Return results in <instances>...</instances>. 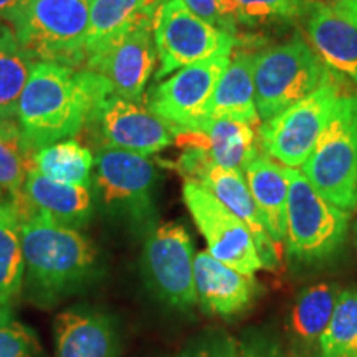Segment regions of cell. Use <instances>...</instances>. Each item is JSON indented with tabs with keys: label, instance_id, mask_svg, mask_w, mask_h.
Masks as SVG:
<instances>
[{
	"label": "cell",
	"instance_id": "6da1fadb",
	"mask_svg": "<svg viewBox=\"0 0 357 357\" xmlns=\"http://www.w3.org/2000/svg\"><path fill=\"white\" fill-rule=\"evenodd\" d=\"M111 95V83L96 71L35 61L15 113L25 153L77 136Z\"/></svg>",
	"mask_w": 357,
	"mask_h": 357
},
{
	"label": "cell",
	"instance_id": "7a4b0ae2",
	"mask_svg": "<svg viewBox=\"0 0 357 357\" xmlns=\"http://www.w3.org/2000/svg\"><path fill=\"white\" fill-rule=\"evenodd\" d=\"M22 252L25 288L38 306H55L78 293L100 270V253L82 230L30 208L22 222Z\"/></svg>",
	"mask_w": 357,
	"mask_h": 357
},
{
	"label": "cell",
	"instance_id": "3957f363",
	"mask_svg": "<svg viewBox=\"0 0 357 357\" xmlns=\"http://www.w3.org/2000/svg\"><path fill=\"white\" fill-rule=\"evenodd\" d=\"M331 78V68L300 37L255 53L253 84L258 116L263 123L275 118Z\"/></svg>",
	"mask_w": 357,
	"mask_h": 357
},
{
	"label": "cell",
	"instance_id": "277c9868",
	"mask_svg": "<svg viewBox=\"0 0 357 357\" xmlns=\"http://www.w3.org/2000/svg\"><path fill=\"white\" fill-rule=\"evenodd\" d=\"M88 0H30L12 29L33 61L78 68L86 60Z\"/></svg>",
	"mask_w": 357,
	"mask_h": 357
},
{
	"label": "cell",
	"instance_id": "5b68a950",
	"mask_svg": "<svg viewBox=\"0 0 357 357\" xmlns=\"http://www.w3.org/2000/svg\"><path fill=\"white\" fill-rule=\"evenodd\" d=\"M300 171L336 207L351 215L357 211V95L339 98Z\"/></svg>",
	"mask_w": 357,
	"mask_h": 357
},
{
	"label": "cell",
	"instance_id": "8992f818",
	"mask_svg": "<svg viewBox=\"0 0 357 357\" xmlns=\"http://www.w3.org/2000/svg\"><path fill=\"white\" fill-rule=\"evenodd\" d=\"M283 172L288 181V255L301 263L329 260L346 242L351 213L324 199L300 169L283 166Z\"/></svg>",
	"mask_w": 357,
	"mask_h": 357
},
{
	"label": "cell",
	"instance_id": "52a82bcc",
	"mask_svg": "<svg viewBox=\"0 0 357 357\" xmlns=\"http://www.w3.org/2000/svg\"><path fill=\"white\" fill-rule=\"evenodd\" d=\"M91 182L98 202L111 217L142 231L155 225L158 171L146 155L121 149H98Z\"/></svg>",
	"mask_w": 357,
	"mask_h": 357
},
{
	"label": "cell",
	"instance_id": "ba28073f",
	"mask_svg": "<svg viewBox=\"0 0 357 357\" xmlns=\"http://www.w3.org/2000/svg\"><path fill=\"white\" fill-rule=\"evenodd\" d=\"M153 32L162 79L184 66L215 56H230L236 35L199 19L181 0H160L153 12Z\"/></svg>",
	"mask_w": 357,
	"mask_h": 357
},
{
	"label": "cell",
	"instance_id": "9c48e42d",
	"mask_svg": "<svg viewBox=\"0 0 357 357\" xmlns=\"http://www.w3.org/2000/svg\"><path fill=\"white\" fill-rule=\"evenodd\" d=\"M341 96V86L336 78H331L305 100L268 119L258 128L261 153L281 166L300 169L314 149Z\"/></svg>",
	"mask_w": 357,
	"mask_h": 357
},
{
	"label": "cell",
	"instance_id": "30bf717a",
	"mask_svg": "<svg viewBox=\"0 0 357 357\" xmlns=\"http://www.w3.org/2000/svg\"><path fill=\"white\" fill-rule=\"evenodd\" d=\"M174 167L184 177V181L197 182L231 213H235L248 227L263 268L268 271L278 270L283 250L276 247L268 234L265 220L252 197L243 172L217 166L200 147L195 146H185V151L174 164Z\"/></svg>",
	"mask_w": 357,
	"mask_h": 357
},
{
	"label": "cell",
	"instance_id": "8fae6325",
	"mask_svg": "<svg viewBox=\"0 0 357 357\" xmlns=\"http://www.w3.org/2000/svg\"><path fill=\"white\" fill-rule=\"evenodd\" d=\"M194 258V243L181 223H155L146 231L142 248L144 278L160 300L178 311H189L199 305Z\"/></svg>",
	"mask_w": 357,
	"mask_h": 357
},
{
	"label": "cell",
	"instance_id": "7c38bea8",
	"mask_svg": "<svg viewBox=\"0 0 357 357\" xmlns=\"http://www.w3.org/2000/svg\"><path fill=\"white\" fill-rule=\"evenodd\" d=\"M155 63L158 48L153 32V12L146 8L123 32L89 53L83 68L102 75L113 86L114 95L141 102Z\"/></svg>",
	"mask_w": 357,
	"mask_h": 357
},
{
	"label": "cell",
	"instance_id": "4fadbf2b",
	"mask_svg": "<svg viewBox=\"0 0 357 357\" xmlns=\"http://www.w3.org/2000/svg\"><path fill=\"white\" fill-rule=\"evenodd\" d=\"M230 56H215L174 71L146 95V106L174 134L194 132L208 118V105Z\"/></svg>",
	"mask_w": 357,
	"mask_h": 357
},
{
	"label": "cell",
	"instance_id": "5bb4252c",
	"mask_svg": "<svg viewBox=\"0 0 357 357\" xmlns=\"http://www.w3.org/2000/svg\"><path fill=\"white\" fill-rule=\"evenodd\" d=\"M182 197L213 258L247 276L265 270L248 227L211 192L197 182L184 181Z\"/></svg>",
	"mask_w": 357,
	"mask_h": 357
},
{
	"label": "cell",
	"instance_id": "9a60e30c",
	"mask_svg": "<svg viewBox=\"0 0 357 357\" xmlns=\"http://www.w3.org/2000/svg\"><path fill=\"white\" fill-rule=\"evenodd\" d=\"M100 149H121L139 155H153L167 149L176 134L162 119L141 102L111 95L100 106L86 128Z\"/></svg>",
	"mask_w": 357,
	"mask_h": 357
},
{
	"label": "cell",
	"instance_id": "2e32d148",
	"mask_svg": "<svg viewBox=\"0 0 357 357\" xmlns=\"http://www.w3.org/2000/svg\"><path fill=\"white\" fill-rule=\"evenodd\" d=\"M303 15L307 40L321 60L357 83V13L310 2Z\"/></svg>",
	"mask_w": 357,
	"mask_h": 357
},
{
	"label": "cell",
	"instance_id": "e0dca14e",
	"mask_svg": "<svg viewBox=\"0 0 357 357\" xmlns=\"http://www.w3.org/2000/svg\"><path fill=\"white\" fill-rule=\"evenodd\" d=\"M194 284L199 306L207 314L223 318L248 310L260 293L255 276H247L223 265L207 250L195 253Z\"/></svg>",
	"mask_w": 357,
	"mask_h": 357
},
{
	"label": "cell",
	"instance_id": "ac0fdd59",
	"mask_svg": "<svg viewBox=\"0 0 357 357\" xmlns=\"http://www.w3.org/2000/svg\"><path fill=\"white\" fill-rule=\"evenodd\" d=\"M56 357H118V329L102 311L71 307L56 316Z\"/></svg>",
	"mask_w": 357,
	"mask_h": 357
},
{
	"label": "cell",
	"instance_id": "d6986e66",
	"mask_svg": "<svg viewBox=\"0 0 357 357\" xmlns=\"http://www.w3.org/2000/svg\"><path fill=\"white\" fill-rule=\"evenodd\" d=\"M177 139L184 146L200 147L217 166L238 172H245L261 153L255 129L225 118H207L197 131L177 134Z\"/></svg>",
	"mask_w": 357,
	"mask_h": 357
},
{
	"label": "cell",
	"instance_id": "ffe728a7",
	"mask_svg": "<svg viewBox=\"0 0 357 357\" xmlns=\"http://www.w3.org/2000/svg\"><path fill=\"white\" fill-rule=\"evenodd\" d=\"M22 199L30 211L52 220L82 230L93 217V195L89 187L61 184L30 167L22 189Z\"/></svg>",
	"mask_w": 357,
	"mask_h": 357
},
{
	"label": "cell",
	"instance_id": "44dd1931",
	"mask_svg": "<svg viewBox=\"0 0 357 357\" xmlns=\"http://www.w3.org/2000/svg\"><path fill=\"white\" fill-rule=\"evenodd\" d=\"M252 197L265 220L266 230L276 247L283 250L287 238L288 181L283 166L260 153L243 172Z\"/></svg>",
	"mask_w": 357,
	"mask_h": 357
},
{
	"label": "cell",
	"instance_id": "7402d4cb",
	"mask_svg": "<svg viewBox=\"0 0 357 357\" xmlns=\"http://www.w3.org/2000/svg\"><path fill=\"white\" fill-rule=\"evenodd\" d=\"M253 56L248 52H235L230 56L208 105V118L231 119L252 128L260 124L253 84Z\"/></svg>",
	"mask_w": 357,
	"mask_h": 357
},
{
	"label": "cell",
	"instance_id": "603a6c76",
	"mask_svg": "<svg viewBox=\"0 0 357 357\" xmlns=\"http://www.w3.org/2000/svg\"><path fill=\"white\" fill-rule=\"evenodd\" d=\"M24 200L8 197L0 202V306H10L24 287L22 222Z\"/></svg>",
	"mask_w": 357,
	"mask_h": 357
},
{
	"label": "cell",
	"instance_id": "cb8c5ba5",
	"mask_svg": "<svg viewBox=\"0 0 357 357\" xmlns=\"http://www.w3.org/2000/svg\"><path fill=\"white\" fill-rule=\"evenodd\" d=\"M29 166L61 184L89 187L95 171V155L77 139H63L35 151Z\"/></svg>",
	"mask_w": 357,
	"mask_h": 357
},
{
	"label": "cell",
	"instance_id": "d4e9b609",
	"mask_svg": "<svg viewBox=\"0 0 357 357\" xmlns=\"http://www.w3.org/2000/svg\"><path fill=\"white\" fill-rule=\"evenodd\" d=\"M33 63L20 47L12 26L0 22V118H15Z\"/></svg>",
	"mask_w": 357,
	"mask_h": 357
},
{
	"label": "cell",
	"instance_id": "484cf974",
	"mask_svg": "<svg viewBox=\"0 0 357 357\" xmlns=\"http://www.w3.org/2000/svg\"><path fill=\"white\" fill-rule=\"evenodd\" d=\"M339 291L333 283H318L303 289L291 310L293 334L301 342L312 344L323 336L336 307Z\"/></svg>",
	"mask_w": 357,
	"mask_h": 357
},
{
	"label": "cell",
	"instance_id": "4316f807",
	"mask_svg": "<svg viewBox=\"0 0 357 357\" xmlns=\"http://www.w3.org/2000/svg\"><path fill=\"white\" fill-rule=\"evenodd\" d=\"M149 0H88L89 24L86 56L132 24Z\"/></svg>",
	"mask_w": 357,
	"mask_h": 357
},
{
	"label": "cell",
	"instance_id": "83f0119b",
	"mask_svg": "<svg viewBox=\"0 0 357 357\" xmlns=\"http://www.w3.org/2000/svg\"><path fill=\"white\" fill-rule=\"evenodd\" d=\"M321 357H357V289L339 291L336 307L319 337Z\"/></svg>",
	"mask_w": 357,
	"mask_h": 357
},
{
	"label": "cell",
	"instance_id": "f1b7e54d",
	"mask_svg": "<svg viewBox=\"0 0 357 357\" xmlns=\"http://www.w3.org/2000/svg\"><path fill=\"white\" fill-rule=\"evenodd\" d=\"M306 6L305 0H225L227 13L248 26L294 19L305 13Z\"/></svg>",
	"mask_w": 357,
	"mask_h": 357
},
{
	"label": "cell",
	"instance_id": "f546056e",
	"mask_svg": "<svg viewBox=\"0 0 357 357\" xmlns=\"http://www.w3.org/2000/svg\"><path fill=\"white\" fill-rule=\"evenodd\" d=\"M0 357H40L37 336L17 319L10 306H0Z\"/></svg>",
	"mask_w": 357,
	"mask_h": 357
},
{
	"label": "cell",
	"instance_id": "4dcf8cb0",
	"mask_svg": "<svg viewBox=\"0 0 357 357\" xmlns=\"http://www.w3.org/2000/svg\"><path fill=\"white\" fill-rule=\"evenodd\" d=\"M25 149L20 141L0 142V189L10 197H19L29 171Z\"/></svg>",
	"mask_w": 357,
	"mask_h": 357
},
{
	"label": "cell",
	"instance_id": "1f68e13d",
	"mask_svg": "<svg viewBox=\"0 0 357 357\" xmlns=\"http://www.w3.org/2000/svg\"><path fill=\"white\" fill-rule=\"evenodd\" d=\"M178 357H238V341L223 331H207L194 339Z\"/></svg>",
	"mask_w": 357,
	"mask_h": 357
},
{
	"label": "cell",
	"instance_id": "d6a6232c",
	"mask_svg": "<svg viewBox=\"0 0 357 357\" xmlns=\"http://www.w3.org/2000/svg\"><path fill=\"white\" fill-rule=\"evenodd\" d=\"M238 357H284V352L273 333L255 328L238 341Z\"/></svg>",
	"mask_w": 357,
	"mask_h": 357
},
{
	"label": "cell",
	"instance_id": "836d02e7",
	"mask_svg": "<svg viewBox=\"0 0 357 357\" xmlns=\"http://www.w3.org/2000/svg\"><path fill=\"white\" fill-rule=\"evenodd\" d=\"M189 10L217 29L236 35V22L227 13L225 0H181Z\"/></svg>",
	"mask_w": 357,
	"mask_h": 357
},
{
	"label": "cell",
	"instance_id": "e575fe53",
	"mask_svg": "<svg viewBox=\"0 0 357 357\" xmlns=\"http://www.w3.org/2000/svg\"><path fill=\"white\" fill-rule=\"evenodd\" d=\"M29 3L30 0H0V22L13 24Z\"/></svg>",
	"mask_w": 357,
	"mask_h": 357
},
{
	"label": "cell",
	"instance_id": "d590c367",
	"mask_svg": "<svg viewBox=\"0 0 357 357\" xmlns=\"http://www.w3.org/2000/svg\"><path fill=\"white\" fill-rule=\"evenodd\" d=\"M20 141V128L17 121L7 118H0V142Z\"/></svg>",
	"mask_w": 357,
	"mask_h": 357
},
{
	"label": "cell",
	"instance_id": "8d00e7d4",
	"mask_svg": "<svg viewBox=\"0 0 357 357\" xmlns=\"http://www.w3.org/2000/svg\"><path fill=\"white\" fill-rule=\"evenodd\" d=\"M326 6H331L336 8H342V10H349L357 13V0H318Z\"/></svg>",
	"mask_w": 357,
	"mask_h": 357
},
{
	"label": "cell",
	"instance_id": "74e56055",
	"mask_svg": "<svg viewBox=\"0 0 357 357\" xmlns=\"http://www.w3.org/2000/svg\"><path fill=\"white\" fill-rule=\"evenodd\" d=\"M2 194H3V190L0 189V202H2Z\"/></svg>",
	"mask_w": 357,
	"mask_h": 357
}]
</instances>
